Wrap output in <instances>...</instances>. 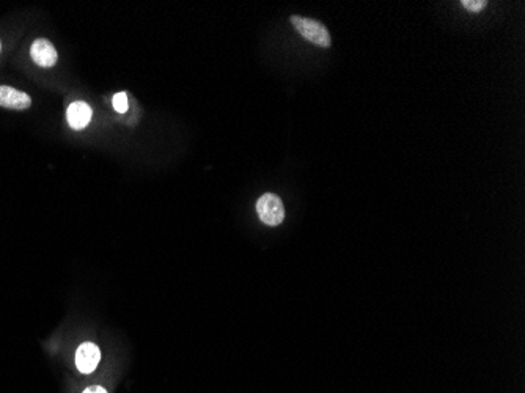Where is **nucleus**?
<instances>
[{
    "label": "nucleus",
    "mask_w": 525,
    "mask_h": 393,
    "mask_svg": "<svg viewBox=\"0 0 525 393\" xmlns=\"http://www.w3.org/2000/svg\"><path fill=\"white\" fill-rule=\"evenodd\" d=\"M291 24H293L296 32L312 44L319 47H331V35L323 22L310 19V17L291 16Z\"/></svg>",
    "instance_id": "nucleus-1"
},
{
    "label": "nucleus",
    "mask_w": 525,
    "mask_h": 393,
    "mask_svg": "<svg viewBox=\"0 0 525 393\" xmlns=\"http://www.w3.org/2000/svg\"><path fill=\"white\" fill-rule=\"evenodd\" d=\"M256 212L262 224L277 227L285 219L283 201L276 194H262L256 201Z\"/></svg>",
    "instance_id": "nucleus-2"
},
{
    "label": "nucleus",
    "mask_w": 525,
    "mask_h": 393,
    "mask_svg": "<svg viewBox=\"0 0 525 393\" xmlns=\"http://www.w3.org/2000/svg\"><path fill=\"white\" fill-rule=\"evenodd\" d=\"M101 360V351L94 343H82L76 351V367L83 374L97 370Z\"/></svg>",
    "instance_id": "nucleus-3"
},
{
    "label": "nucleus",
    "mask_w": 525,
    "mask_h": 393,
    "mask_svg": "<svg viewBox=\"0 0 525 393\" xmlns=\"http://www.w3.org/2000/svg\"><path fill=\"white\" fill-rule=\"evenodd\" d=\"M31 56L33 62L41 68H52L57 63L58 53L49 40H35L31 47Z\"/></svg>",
    "instance_id": "nucleus-4"
},
{
    "label": "nucleus",
    "mask_w": 525,
    "mask_h": 393,
    "mask_svg": "<svg viewBox=\"0 0 525 393\" xmlns=\"http://www.w3.org/2000/svg\"><path fill=\"white\" fill-rule=\"evenodd\" d=\"M32 98L27 93L16 90L13 87L0 85V107L13 110H26L31 107Z\"/></svg>",
    "instance_id": "nucleus-5"
},
{
    "label": "nucleus",
    "mask_w": 525,
    "mask_h": 393,
    "mask_svg": "<svg viewBox=\"0 0 525 393\" xmlns=\"http://www.w3.org/2000/svg\"><path fill=\"white\" fill-rule=\"evenodd\" d=\"M92 107L83 101H76L71 104L67 110V120L68 124L76 131H81L88 126V123L92 122Z\"/></svg>",
    "instance_id": "nucleus-6"
},
{
    "label": "nucleus",
    "mask_w": 525,
    "mask_h": 393,
    "mask_svg": "<svg viewBox=\"0 0 525 393\" xmlns=\"http://www.w3.org/2000/svg\"><path fill=\"white\" fill-rule=\"evenodd\" d=\"M112 104H113V109H115L118 114H124V112L128 110V94L124 92L117 93L112 99Z\"/></svg>",
    "instance_id": "nucleus-7"
},
{
    "label": "nucleus",
    "mask_w": 525,
    "mask_h": 393,
    "mask_svg": "<svg viewBox=\"0 0 525 393\" xmlns=\"http://www.w3.org/2000/svg\"><path fill=\"white\" fill-rule=\"evenodd\" d=\"M461 5L470 13H480V11L486 8L488 2L486 0H462Z\"/></svg>",
    "instance_id": "nucleus-8"
},
{
    "label": "nucleus",
    "mask_w": 525,
    "mask_h": 393,
    "mask_svg": "<svg viewBox=\"0 0 525 393\" xmlns=\"http://www.w3.org/2000/svg\"><path fill=\"white\" fill-rule=\"evenodd\" d=\"M83 393H107V392H106L104 387H101V385H92V387H88L87 390H83Z\"/></svg>",
    "instance_id": "nucleus-9"
},
{
    "label": "nucleus",
    "mask_w": 525,
    "mask_h": 393,
    "mask_svg": "<svg viewBox=\"0 0 525 393\" xmlns=\"http://www.w3.org/2000/svg\"><path fill=\"white\" fill-rule=\"evenodd\" d=\"M0 51H2V43H0Z\"/></svg>",
    "instance_id": "nucleus-10"
}]
</instances>
